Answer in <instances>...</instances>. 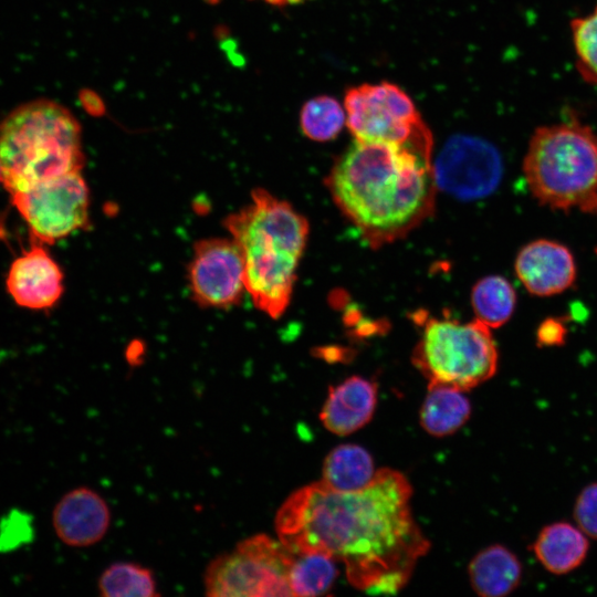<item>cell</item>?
I'll list each match as a JSON object with an SVG mask.
<instances>
[{
    "label": "cell",
    "instance_id": "cell-26",
    "mask_svg": "<svg viewBox=\"0 0 597 597\" xmlns=\"http://www.w3.org/2000/svg\"><path fill=\"white\" fill-rule=\"evenodd\" d=\"M564 317H547L537 327L535 333L536 345L541 348L558 347L565 344L567 327Z\"/></svg>",
    "mask_w": 597,
    "mask_h": 597
},
{
    "label": "cell",
    "instance_id": "cell-2",
    "mask_svg": "<svg viewBox=\"0 0 597 597\" xmlns=\"http://www.w3.org/2000/svg\"><path fill=\"white\" fill-rule=\"evenodd\" d=\"M326 186L334 202L379 248L408 234L433 211L431 149L354 140Z\"/></svg>",
    "mask_w": 597,
    "mask_h": 597
},
{
    "label": "cell",
    "instance_id": "cell-21",
    "mask_svg": "<svg viewBox=\"0 0 597 597\" xmlns=\"http://www.w3.org/2000/svg\"><path fill=\"white\" fill-rule=\"evenodd\" d=\"M337 562L321 553L293 554L289 583L292 596H322L333 587Z\"/></svg>",
    "mask_w": 597,
    "mask_h": 597
},
{
    "label": "cell",
    "instance_id": "cell-8",
    "mask_svg": "<svg viewBox=\"0 0 597 597\" xmlns=\"http://www.w3.org/2000/svg\"><path fill=\"white\" fill-rule=\"evenodd\" d=\"M346 124L356 140L432 150V136L411 98L397 85L363 84L347 91Z\"/></svg>",
    "mask_w": 597,
    "mask_h": 597
},
{
    "label": "cell",
    "instance_id": "cell-20",
    "mask_svg": "<svg viewBox=\"0 0 597 597\" xmlns=\"http://www.w3.org/2000/svg\"><path fill=\"white\" fill-rule=\"evenodd\" d=\"M471 303L476 320L490 328H498L513 315L516 292L504 276L489 275L473 286Z\"/></svg>",
    "mask_w": 597,
    "mask_h": 597
},
{
    "label": "cell",
    "instance_id": "cell-5",
    "mask_svg": "<svg viewBox=\"0 0 597 597\" xmlns=\"http://www.w3.org/2000/svg\"><path fill=\"white\" fill-rule=\"evenodd\" d=\"M523 172L542 206L597 214V134L589 126L572 119L537 127Z\"/></svg>",
    "mask_w": 597,
    "mask_h": 597
},
{
    "label": "cell",
    "instance_id": "cell-23",
    "mask_svg": "<svg viewBox=\"0 0 597 597\" xmlns=\"http://www.w3.org/2000/svg\"><path fill=\"white\" fill-rule=\"evenodd\" d=\"M345 114L335 98L317 96L304 104L300 115L301 128L308 138L326 142L339 134L346 123Z\"/></svg>",
    "mask_w": 597,
    "mask_h": 597
},
{
    "label": "cell",
    "instance_id": "cell-6",
    "mask_svg": "<svg viewBox=\"0 0 597 597\" xmlns=\"http://www.w3.org/2000/svg\"><path fill=\"white\" fill-rule=\"evenodd\" d=\"M498 359L490 327L476 318L468 323L427 318L412 353V364L428 387L441 385L462 391L492 378Z\"/></svg>",
    "mask_w": 597,
    "mask_h": 597
},
{
    "label": "cell",
    "instance_id": "cell-9",
    "mask_svg": "<svg viewBox=\"0 0 597 597\" xmlns=\"http://www.w3.org/2000/svg\"><path fill=\"white\" fill-rule=\"evenodd\" d=\"M11 199L34 241L52 244L88 226L90 191L81 171L11 193Z\"/></svg>",
    "mask_w": 597,
    "mask_h": 597
},
{
    "label": "cell",
    "instance_id": "cell-14",
    "mask_svg": "<svg viewBox=\"0 0 597 597\" xmlns=\"http://www.w3.org/2000/svg\"><path fill=\"white\" fill-rule=\"evenodd\" d=\"M7 289L20 306L50 308L63 293V273L42 243L34 241L28 251L12 262Z\"/></svg>",
    "mask_w": 597,
    "mask_h": 597
},
{
    "label": "cell",
    "instance_id": "cell-13",
    "mask_svg": "<svg viewBox=\"0 0 597 597\" xmlns=\"http://www.w3.org/2000/svg\"><path fill=\"white\" fill-rule=\"evenodd\" d=\"M52 525L65 545L87 547L106 535L111 525L109 506L96 491L78 486L66 492L55 504Z\"/></svg>",
    "mask_w": 597,
    "mask_h": 597
},
{
    "label": "cell",
    "instance_id": "cell-22",
    "mask_svg": "<svg viewBox=\"0 0 597 597\" xmlns=\"http://www.w3.org/2000/svg\"><path fill=\"white\" fill-rule=\"evenodd\" d=\"M98 590L104 597H154L158 596L153 572L137 563L111 564L98 578Z\"/></svg>",
    "mask_w": 597,
    "mask_h": 597
},
{
    "label": "cell",
    "instance_id": "cell-4",
    "mask_svg": "<svg viewBox=\"0 0 597 597\" xmlns=\"http://www.w3.org/2000/svg\"><path fill=\"white\" fill-rule=\"evenodd\" d=\"M83 166L81 126L63 105L29 102L1 122L0 174L10 193L81 171Z\"/></svg>",
    "mask_w": 597,
    "mask_h": 597
},
{
    "label": "cell",
    "instance_id": "cell-10",
    "mask_svg": "<svg viewBox=\"0 0 597 597\" xmlns=\"http://www.w3.org/2000/svg\"><path fill=\"white\" fill-rule=\"evenodd\" d=\"M192 298L205 307L228 308L240 303L245 291L244 263L232 239L198 241L188 269Z\"/></svg>",
    "mask_w": 597,
    "mask_h": 597
},
{
    "label": "cell",
    "instance_id": "cell-3",
    "mask_svg": "<svg viewBox=\"0 0 597 597\" xmlns=\"http://www.w3.org/2000/svg\"><path fill=\"white\" fill-rule=\"evenodd\" d=\"M251 197L248 206L224 219V227L243 258L245 292L255 307L279 318L292 297L308 222L264 189H254Z\"/></svg>",
    "mask_w": 597,
    "mask_h": 597
},
{
    "label": "cell",
    "instance_id": "cell-24",
    "mask_svg": "<svg viewBox=\"0 0 597 597\" xmlns=\"http://www.w3.org/2000/svg\"><path fill=\"white\" fill-rule=\"evenodd\" d=\"M576 69L582 78L597 85V4L584 17L570 21Z\"/></svg>",
    "mask_w": 597,
    "mask_h": 597
},
{
    "label": "cell",
    "instance_id": "cell-18",
    "mask_svg": "<svg viewBox=\"0 0 597 597\" xmlns=\"http://www.w3.org/2000/svg\"><path fill=\"white\" fill-rule=\"evenodd\" d=\"M376 472L366 449L346 443L337 446L326 455L320 482L334 491L353 492L367 486Z\"/></svg>",
    "mask_w": 597,
    "mask_h": 597
},
{
    "label": "cell",
    "instance_id": "cell-16",
    "mask_svg": "<svg viewBox=\"0 0 597 597\" xmlns=\"http://www.w3.org/2000/svg\"><path fill=\"white\" fill-rule=\"evenodd\" d=\"M538 563L551 574L565 575L578 568L587 557V536L568 522L544 526L532 544Z\"/></svg>",
    "mask_w": 597,
    "mask_h": 597
},
{
    "label": "cell",
    "instance_id": "cell-28",
    "mask_svg": "<svg viewBox=\"0 0 597 597\" xmlns=\"http://www.w3.org/2000/svg\"><path fill=\"white\" fill-rule=\"evenodd\" d=\"M0 181H1V174H0Z\"/></svg>",
    "mask_w": 597,
    "mask_h": 597
},
{
    "label": "cell",
    "instance_id": "cell-12",
    "mask_svg": "<svg viewBox=\"0 0 597 597\" xmlns=\"http://www.w3.org/2000/svg\"><path fill=\"white\" fill-rule=\"evenodd\" d=\"M515 274L535 296H552L573 286L577 268L572 251L554 240L537 239L523 245L514 262Z\"/></svg>",
    "mask_w": 597,
    "mask_h": 597
},
{
    "label": "cell",
    "instance_id": "cell-1",
    "mask_svg": "<svg viewBox=\"0 0 597 597\" xmlns=\"http://www.w3.org/2000/svg\"><path fill=\"white\" fill-rule=\"evenodd\" d=\"M411 494L407 478L388 468L353 492L314 482L282 503L275 531L292 554L321 553L342 563L355 588L395 594L429 549L412 516Z\"/></svg>",
    "mask_w": 597,
    "mask_h": 597
},
{
    "label": "cell",
    "instance_id": "cell-25",
    "mask_svg": "<svg viewBox=\"0 0 597 597\" xmlns=\"http://www.w3.org/2000/svg\"><path fill=\"white\" fill-rule=\"evenodd\" d=\"M573 516L587 537L597 540V482L587 484L579 492L574 503Z\"/></svg>",
    "mask_w": 597,
    "mask_h": 597
},
{
    "label": "cell",
    "instance_id": "cell-7",
    "mask_svg": "<svg viewBox=\"0 0 597 597\" xmlns=\"http://www.w3.org/2000/svg\"><path fill=\"white\" fill-rule=\"evenodd\" d=\"M293 554L265 534L242 540L211 561L205 572L210 597L292 596L289 583Z\"/></svg>",
    "mask_w": 597,
    "mask_h": 597
},
{
    "label": "cell",
    "instance_id": "cell-15",
    "mask_svg": "<svg viewBox=\"0 0 597 597\" xmlns=\"http://www.w3.org/2000/svg\"><path fill=\"white\" fill-rule=\"evenodd\" d=\"M376 404L377 385L360 376H353L329 387L320 419L328 431L347 436L369 422Z\"/></svg>",
    "mask_w": 597,
    "mask_h": 597
},
{
    "label": "cell",
    "instance_id": "cell-27",
    "mask_svg": "<svg viewBox=\"0 0 597 597\" xmlns=\"http://www.w3.org/2000/svg\"><path fill=\"white\" fill-rule=\"evenodd\" d=\"M271 4L282 6V4H291V3H297L302 2L304 0H263Z\"/></svg>",
    "mask_w": 597,
    "mask_h": 597
},
{
    "label": "cell",
    "instance_id": "cell-19",
    "mask_svg": "<svg viewBox=\"0 0 597 597\" xmlns=\"http://www.w3.org/2000/svg\"><path fill=\"white\" fill-rule=\"evenodd\" d=\"M470 415L471 404L462 390L437 385L428 387L420 408V425L429 434L444 437L459 430Z\"/></svg>",
    "mask_w": 597,
    "mask_h": 597
},
{
    "label": "cell",
    "instance_id": "cell-11",
    "mask_svg": "<svg viewBox=\"0 0 597 597\" xmlns=\"http://www.w3.org/2000/svg\"><path fill=\"white\" fill-rule=\"evenodd\" d=\"M437 187L463 199H478L496 189L503 172L498 149L471 136L451 138L433 166Z\"/></svg>",
    "mask_w": 597,
    "mask_h": 597
},
{
    "label": "cell",
    "instance_id": "cell-17",
    "mask_svg": "<svg viewBox=\"0 0 597 597\" xmlns=\"http://www.w3.org/2000/svg\"><path fill=\"white\" fill-rule=\"evenodd\" d=\"M473 590L482 597H504L515 590L523 568L519 557L507 547L494 544L480 551L469 564Z\"/></svg>",
    "mask_w": 597,
    "mask_h": 597
}]
</instances>
